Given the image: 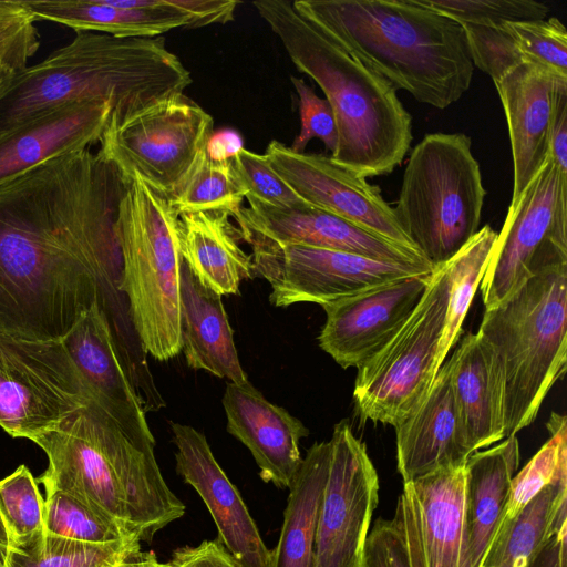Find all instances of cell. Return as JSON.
<instances>
[{"label":"cell","mask_w":567,"mask_h":567,"mask_svg":"<svg viewBox=\"0 0 567 567\" xmlns=\"http://www.w3.org/2000/svg\"><path fill=\"white\" fill-rule=\"evenodd\" d=\"M126 186L90 148L0 184V333L61 339L99 303L123 342L115 225Z\"/></svg>","instance_id":"1"},{"label":"cell","mask_w":567,"mask_h":567,"mask_svg":"<svg viewBox=\"0 0 567 567\" xmlns=\"http://www.w3.org/2000/svg\"><path fill=\"white\" fill-rule=\"evenodd\" d=\"M292 6L420 103L443 110L470 89L474 64L462 25L417 0H298Z\"/></svg>","instance_id":"2"},{"label":"cell","mask_w":567,"mask_h":567,"mask_svg":"<svg viewBox=\"0 0 567 567\" xmlns=\"http://www.w3.org/2000/svg\"><path fill=\"white\" fill-rule=\"evenodd\" d=\"M297 70L315 81L330 104L337 146L330 159L368 178L400 166L412 142V117L396 87L327 37L286 0L255 1Z\"/></svg>","instance_id":"3"},{"label":"cell","mask_w":567,"mask_h":567,"mask_svg":"<svg viewBox=\"0 0 567 567\" xmlns=\"http://www.w3.org/2000/svg\"><path fill=\"white\" fill-rule=\"evenodd\" d=\"M192 74L161 37L75 32L73 40L17 74L0 97V133L45 110L106 101L120 123L183 91Z\"/></svg>","instance_id":"4"},{"label":"cell","mask_w":567,"mask_h":567,"mask_svg":"<svg viewBox=\"0 0 567 567\" xmlns=\"http://www.w3.org/2000/svg\"><path fill=\"white\" fill-rule=\"evenodd\" d=\"M49 465L47 493L63 491L102 511L141 542L183 517L185 505L166 484L154 450L132 442L96 404L32 439Z\"/></svg>","instance_id":"5"},{"label":"cell","mask_w":567,"mask_h":567,"mask_svg":"<svg viewBox=\"0 0 567 567\" xmlns=\"http://www.w3.org/2000/svg\"><path fill=\"white\" fill-rule=\"evenodd\" d=\"M115 229L120 290L141 349L158 361L172 359L182 351L181 217L169 197L134 176L127 181Z\"/></svg>","instance_id":"6"},{"label":"cell","mask_w":567,"mask_h":567,"mask_svg":"<svg viewBox=\"0 0 567 567\" xmlns=\"http://www.w3.org/2000/svg\"><path fill=\"white\" fill-rule=\"evenodd\" d=\"M497 353L505 378V437L532 424L567 362V264L528 278L485 310L478 331Z\"/></svg>","instance_id":"7"},{"label":"cell","mask_w":567,"mask_h":567,"mask_svg":"<svg viewBox=\"0 0 567 567\" xmlns=\"http://www.w3.org/2000/svg\"><path fill=\"white\" fill-rule=\"evenodd\" d=\"M486 190L464 133H432L413 148L403 173L395 218L434 268L478 231Z\"/></svg>","instance_id":"8"},{"label":"cell","mask_w":567,"mask_h":567,"mask_svg":"<svg viewBox=\"0 0 567 567\" xmlns=\"http://www.w3.org/2000/svg\"><path fill=\"white\" fill-rule=\"evenodd\" d=\"M449 297L445 265L396 332L358 368L353 401L361 421L398 425L425 400L440 367Z\"/></svg>","instance_id":"9"},{"label":"cell","mask_w":567,"mask_h":567,"mask_svg":"<svg viewBox=\"0 0 567 567\" xmlns=\"http://www.w3.org/2000/svg\"><path fill=\"white\" fill-rule=\"evenodd\" d=\"M213 127V117L199 104L177 93L109 123L99 152L126 182L136 176L172 197L205 155Z\"/></svg>","instance_id":"10"},{"label":"cell","mask_w":567,"mask_h":567,"mask_svg":"<svg viewBox=\"0 0 567 567\" xmlns=\"http://www.w3.org/2000/svg\"><path fill=\"white\" fill-rule=\"evenodd\" d=\"M567 264V174L547 162L511 204L481 282L485 310L538 271Z\"/></svg>","instance_id":"11"},{"label":"cell","mask_w":567,"mask_h":567,"mask_svg":"<svg viewBox=\"0 0 567 567\" xmlns=\"http://www.w3.org/2000/svg\"><path fill=\"white\" fill-rule=\"evenodd\" d=\"M91 403L94 396L61 339L0 333V426L8 434L32 441Z\"/></svg>","instance_id":"12"},{"label":"cell","mask_w":567,"mask_h":567,"mask_svg":"<svg viewBox=\"0 0 567 567\" xmlns=\"http://www.w3.org/2000/svg\"><path fill=\"white\" fill-rule=\"evenodd\" d=\"M252 277L265 278L270 302L288 307L298 302L323 306L377 287L435 269L429 264L391 262L301 245L252 240Z\"/></svg>","instance_id":"13"},{"label":"cell","mask_w":567,"mask_h":567,"mask_svg":"<svg viewBox=\"0 0 567 567\" xmlns=\"http://www.w3.org/2000/svg\"><path fill=\"white\" fill-rule=\"evenodd\" d=\"M313 567H364L365 543L379 503V477L365 444L347 420L333 427Z\"/></svg>","instance_id":"14"},{"label":"cell","mask_w":567,"mask_h":567,"mask_svg":"<svg viewBox=\"0 0 567 567\" xmlns=\"http://www.w3.org/2000/svg\"><path fill=\"white\" fill-rule=\"evenodd\" d=\"M265 155L280 178L309 205L417 251L377 185L336 165L330 156L298 153L276 140L269 142Z\"/></svg>","instance_id":"15"},{"label":"cell","mask_w":567,"mask_h":567,"mask_svg":"<svg viewBox=\"0 0 567 567\" xmlns=\"http://www.w3.org/2000/svg\"><path fill=\"white\" fill-rule=\"evenodd\" d=\"M432 274L406 277L322 306L320 348L340 367L359 368L402 326L427 288Z\"/></svg>","instance_id":"16"},{"label":"cell","mask_w":567,"mask_h":567,"mask_svg":"<svg viewBox=\"0 0 567 567\" xmlns=\"http://www.w3.org/2000/svg\"><path fill=\"white\" fill-rule=\"evenodd\" d=\"M233 216L245 243L301 245L391 262L429 264L416 250L396 245L309 204L278 208L247 200ZM432 266V265H431ZM433 267V266H432Z\"/></svg>","instance_id":"17"},{"label":"cell","mask_w":567,"mask_h":567,"mask_svg":"<svg viewBox=\"0 0 567 567\" xmlns=\"http://www.w3.org/2000/svg\"><path fill=\"white\" fill-rule=\"evenodd\" d=\"M96 404L136 445L154 450L155 440L135 382L121 355L109 318L99 303L61 338Z\"/></svg>","instance_id":"18"},{"label":"cell","mask_w":567,"mask_h":567,"mask_svg":"<svg viewBox=\"0 0 567 567\" xmlns=\"http://www.w3.org/2000/svg\"><path fill=\"white\" fill-rule=\"evenodd\" d=\"M172 432L176 472L205 503L217 527V539L243 567H269L271 550L204 434L179 423L172 424Z\"/></svg>","instance_id":"19"},{"label":"cell","mask_w":567,"mask_h":567,"mask_svg":"<svg viewBox=\"0 0 567 567\" xmlns=\"http://www.w3.org/2000/svg\"><path fill=\"white\" fill-rule=\"evenodd\" d=\"M493 82L507 121L514 204L547 162L550 126L557 102L567 92V76L538 64L520 63Z\"/></svg>","instance_id":"20"},{"label":"cell","mask_w":567,"mask_h":567,"mask_svg":"<svg viewBox=\"0 0 567 567\" xmlns=\"http://www.w3.org/2000/svg\"><path fill=\"white\" fill-rule=\"evenodd\" d=\"M113 113L106 101H79L34 114L0 133V184L49 159L100 142Z\"/></svg>","instance_id":"21"},{"label":"cell","mask_w":567,"mask_h":567,"mask_svg":"<svg viewBox=\"0 0 567 567\" xmlns=\"http://www.w3.org/2000/svg\"><path fill=\"white\" fill-rule=\"evenodd\" d=\"M227 431L254 456L259 476L280 489L289 488L301 464L300 441L308 429L247 381L229 382L223 396Z\"/></svg>","instance_id":"22"},{"label":"cell","mask_w":567,"mask_h":567,"mask_svg":"<svg viewBox=\"0 0 567 567\" xmlns=\"http://www.w3.org/2000/svg\"><path fill=\"white\" fill-rule=\"evenodd\" d=\"M395 427L396 464L403 483L464 465L473 453L443 362L422 404Z\"/></svg>","instance_id":"23"},{"label":"cell","mask_w":567,"mask_h":567,"mask_svg":"<svg viewBox=\"0 0 567 567\" xmlns=\"http://www.w3.org/2000/svg\"><path fill=\"white\" fill-rule=\"evenodd\" d=\"M473 453L505 439V378L499 358L480 333H467L446 361Z\"/></svg>","instance_id":"24"},{"label":"cell","mask_w":567,"mask_h":567,"mask_svg":"<svg viewBox=\"0 0 567 567\" xmlns=\"http://www.w3.org/2000/svg\"><path fill=\"white\" fill-rule=\"evenodd\" d=\"M181 340L187 364L229 382L248 381L239 362L221 296L204 287L182 261L179 275Z\"/></svg>","instance_id":"25"},{"label":"cell","mask_w":567,"mask_h":567,"mask_svg":"<svg viewBox=\"0 0 567 567\" xmlns=\"http://www.w3.org/2000/svg\"><path fill=\"white\" fill-rule=\"evenodd\" d=\"M35 21H51L75 32L116 38H156L186 28L189 16L171 0H150L144 8H125L118 0H14Z\"/></svg>","instance_id":"26"},{"label":"cell","mask_w":567,"mask_h":567,"mask_svg":"<svg viewBox=\"0 0 567 567\" xmlns=\"http://www.w3.org/2000/svg\"><path fill=\"white\" fill-rule=\"evenodd\" d=\"M462 28L473 64L493 81L520 63L538 64L567 76V31L556 17Z\"/></svg>","instance_id":"27"},{"label":"cell","mask_w":567,"mask_h":567,"mask_svg":"<svg viewBox=\"0 0 567 567\" xmlns=\"http://www.w3.org/2000/svg\"><path fill=\"white\" fill-rule=\"evenodd\" d=\"M464 465L441 468L409 482L419 504L425 567H472Z\"/></svg>","instance_id":"28"},{"label":"cell","mask_w":567,"mask_h":567,"mask_svg":"<svg viewBox=\"0 0 567 567\" xmlns=\"http://www.w3.org/2000/svg\"><path fill=\"white\" fill-rule=\"evenodd\" d=\"M520 462L515 435L465 462V523L472 567H480L497 530Z\"/></svg>","instance_id":"29"},{"label":"cell","mask_w":567,"mask_h":567,"mask_svg":"<svg viewBox=\"0 0 567 567\" xmlns=\"http://www.w3.org/2000/svg\"><path fill=\"white\" fill-rule=\"evenodd\" d=\"M179 217L182 257L193 275L219 296L237 295L240 282L252 277V261L239 246L230 214L199 212Z\"/></svg>","instance_id":"30"},{"label":"cell","mask_w":567,"mask_h":567,"mask_svg":"<svg viewBox=\"0 0 567 567\" xmlns=\"http://www.w3.org/2000/svg\"><path fill=\"white\" fill-rule=\"evenodd\" d=\"M330 464V442L307 451L289 486L284 523L269 567H313L315 540Z\"/></svg>","instance_id":"31"},{"label":"cell","mask_w":567,"mask_h":567,"mask_svg":"<svg viewBox=\"0 0 567 567\" xmlns=\"http://www.w3.org/2000/svg\"><path fill=\"white\" fill-rule=\"evenodd\" d=\"M566 507L567 480L545 487L498 526L480 567H530L549 539L567 528Z\"/></svg>","instance_id":"32"},{"label":"cell","mask_w":567,"mask_h":567,"mask_svg":"<svg viewBox=\"0 0 567 567\" xmlns=\"http://www.w3.org/2000/svg\"><path fill=\"white\" fill-rule=\"evenodd\" d=\"M141 550L132 537L110 543H85L41 529L9 542L8 567H115Z\"/></svg>","instance_id":"33"},{"label":"cell","mask_w":567,"mask_h":567,"mask_svg":"<svg viewBox=\"0 0 567 567\" xmlns=\"http://www.w3.org/2000/svg\"><path fill=\"white\" fill-rule=\"evenodd\" d=\"M496 238L497 233L489 225H485L444 264L449 278V297L437 350L440 368L458 341L464 319L484 277Z\"/></svg>","instance_id":"34"},{"label":"cell","mask_w":567,"mask_h":567,"mask_svg":"<svg viewBox=\"0 0 567 567\" xmlns=\"http://www.w3.org/2000/svg\"><path fill=\"white\" fill-rule=\"evenodd\" d=\"M547 429L550 437L512 480L509 496L499 525L516 517L545 487L567 480L566 416L551 413Z\"/></svg>","instance_id":"35"},{"label":"cell","mask_w":567,"mask_h":567,"mask_svg":"<svg viewBox=\"0 0 567 567\" xmlns=\"http://www.w3.org/2000/svg\"><path fill=\"white\" fill-rule=\"evenodd\" d=\"M43 528L60 537L94 544L137 538L107 514L63 491L47 493Z\"/></svg>","instance_id":"36"},{"label":"cell","mask_w":567,"mask_h":567,"mask_svg":"<svg viewBox=\"0 0 567 567\" xmlns=\"http://www.w3.org/2000/svg\"><path fill=\"white\" fill-rule=\"evenodd\" d=\"M244 198L245 192L234 175L230 161L215 162L205 153L169 200L179 216L199 212H226L233 216Z\"/></svg>","instance_id":"37"},{"label":"cell","mask_w":567,"mask_h":567,"mask_svg":"<svg viewBox=\"0 0 567 567\" xmlns=\"http://www.w3.org/2000/svg\"><path fill=\"white\" fill-rule=\"evenodd\" d=\"M458 24L482 27L546 19L550 8L533 0H417Z\"/></svg>","instance_id":"38"},{"label":"cell","mask_w":567,"mask_h":567,"mask_svg":"<svg viewBox=\"0 0 567 567\" xmlns=\"http://www.w3.org/2000/svg\"><path fill=\"white\" fill-rule=\"evenodd\" d=\"M43 505L35 480L25 465L0 481V516L9 542L43 527Z\"/></svg>","instance_id":"39"},{"label":"cell","mask_w":567,"mask_h":567,"mask_svg":"<svg viewBox=\"0 0 567 567\" xmlns=\"http://www.w3.org/2000/svg\"><path fill=\"white\" fill-rule=\"evenodd\" d=\"M230 163L247 200L278 208L308 204L272 169L265 154L243 148Z\"/></svg>","instance_id":"40"},{"label":"cell","mask_w":567,"mask_h":567,"mask_svg":"<svg viewBox=\"0 0 567 567\" xmlns=\"http://www.w3.org/2000/svg\"><path fill=\"white\" fill-rule=\"evenodd\" d=\"M39 45L32 18L14 0H0V66L19 74Z\"/></svg>","instance_id":"41"},{"label":"cell","mask_w":567,"mask_h":567,"mask_svg":"<svg viewBox=\"0 0 567 567\" xmlns=\"http://www.w3.org/2000/svg\"><path fill=\"white\" fill-rule=\"evenodd\" d=\"M291 83L299 97L301 130L293 140L290 148L295 152H306V146L312 138L323 142L331 154L337 146V127L333 112L326 99L317 95L303 79L290 76Z\"/></svg>","instance_id":"42"},{"label":"cell","mask_w":567,"mask_h":567,"mask_svg":"<svg viewBox=\"0 0 567 567\" xmlns=\"http://www.w3.org/2000/svg\"><path fill=\"white\" fill-rule=\"evenodd\" d=\"M364 567H412L399 501L391 519L379 517L370 528Z\"/></svg>","instance_id":"43"},{"label":"cell","mask_w":567,"mask_h":567,"mask_svg":"<svg viewBox=\"0 0 567 567\" xmlns=\"http://www.w3.org/2000/svg\"><path fill=\"white\" fill-rule=\"evenodd\" d=\"M168 567H243L218 540H204L172 553Z\"/></svg>","instance_id":"44"},{"label":"cell","mask_w":567,"mask_h":567,"mask_svg":"<svg viewBox=\"0 0 567 567\" xmlns=\"http://www.w3.org/2000/svg\"><path fill=\"white\" fill-rule=\"evenodd\" d=\"M189 16L186 28H202L210 24H225L233 21L238 1L235 0H171Z\"/></svg>","instance_id":"45"},{"label":"cell","mask_w":567,"mask_h":567,"mask_svg":"<svg viewBox=\"0 0 567 567\" xmlns=\"http://www.w3.org/2000/svg\"><path fill=\"white\" fill-rule=\"evenodd\" d=\"M548 158L564 174H567V92L556 105L548 140Z\"/></svg>","instance_id":"46"},{"label":"cell","mask_w":567,"mask_h":567,"mask_svg":"<svg viewBox=\"0 0 567 567\" xmlns=\"http://www.w3.org/2000/svg\"><path fill=\"white\" fill-rule=\"evenodd\" d=\"M243 148L245 147L240 134L235 130L223 128L212 133L206 145V154L215 162H229Z\"/></svg>","instance_id":"47"},{"label":"cell","mask_w":567,"mask_h":567,"mask_svg":"<svg viewBox=\"0 0 567 567\" xmlns=\"http://www.w3.org/2000/svg\"><path fill=\"white\" fill-rule=\"evenodd\" d=\"M530 567H567V528L549 539Z\"/></svg>","instance_id":"48"},{"label":"cell","mask_w":567,"mask_h":567,"mask_svg":"<svg viewBox=\"0 0 567 567\" xmlns=\"http://www.w3.org/2000/svg\"><path fill=\"white\" fill-rule=\"evenodd\" d=\"M115 567H168L167 564L158 561L153 551H137Z\"/></svg>","instance_id":"49"},{"label":"cell","mask_w":567,"mask_h":567,"mask_svg":"<svg viewBox=\"0 0 567 567\" xmlns=\"http://www.w3.org/2000/svg\"><path fill=\"white\" fill-rule=\"evenodd\" d=\"M17 74L9 68L0 66V97L6 93Z\"/></svg>","instance_id":"50"},{"label":"cell","mask_w":567,"mask_h":567,"mask_svg":"<svg viewBox=\"0 0 567 567\" xmlns=\"http://www.w3.org/2000/svg\"><path fill=\"white\" fill-rule=\"evenodd\" d=\"M9 545L0 543V567H8Z\"/></svg>","instance_id":"51"},{"label":"cell","mask_w":567,"mask_h":567,"mask_svg":"<svg viewBox=\"0 0 567 567\" xmlns=\"http://www.w3.org/2000/svg\"><path fill=\"white\" fill-rule=\"evenodd\" d=\"M0 543L4 544V545H9V536H8L7 529L4 527V524L1 519V516H0Z\"/></svg>","instance_id":"52"}]
</instances>
